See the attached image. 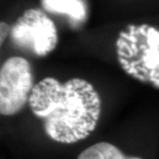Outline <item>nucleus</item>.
<instances>
[{
	"label": "nucleus",
	"mask_w": 159,
	"mask_h": 159,
	"mask_svg": "<svg viewBox=\"0 0 159 159\" xmlns=\"http://www.w3.org/2000/svg\"><path fill=\"white\" fill-rule=\"evenodd\" d=\"M41 5L47 11L66 16L77 23L87 18L85 0H41Z\"/></svg>",
	"instance_id": "5"
},
{
	"label": "nucleus",
	"mask_w": 159,
	"mask_h": 159,
	"mask_svg": "<svg viewBox=\"0 0 159 159\" xmlns=\"http://www.w3.org/2000/svg\"><path fill=\"white\" fill-rule=\"evenodd\" d=\"M28 102L32 113L43 121L48 136L62 144L88 138L96 128L101 112L97 91L78 78L65 83L50 77L43 79L34 85Z\"/></svg>",
	"instance_id": "1"
},
{
	"label": "nucleus",
	"mask_w": 159,
	"mask_h": 159,
	"mask_svg": "<svg viewBox=\"0 0 159 159\" xmlns=\"http://www.w3.org/2000/svg\"><path fill=\"white\" fill-rule=\"evenodd\" d=\"M0 28H1V43H3V41L6 39V36H7L8 33H11V30H9V26L7 23H4V22H1V24H0Z\"/></svg>",
	"instance_id": "7"
},
{
	"label": "nucleus",
	"mask_w": 159,
	"mask_h": 159,
	"mask_svg": "<svg viewBox=\"0 0 159 159\" xmlns=\"http://www.w3.org/2000/svg\"><path fill=\"white\" fill-rule=\"evenodd\" d=\"M33 75L30 63L22 57H11L0 69V113L18 114L28 102L32 92Z\"/></svg>",
	"instance_id": "4"
},
{
	"label": "nucleus",
	"mask_w": 159,
	"mask_h": 159,
	"mask_svg": "<svg viewBox=\"0 0 159 159\" xmlns=\"http://www.w3.org/2000/svg\"><path fill=\"white\" fill-rule=\"evenodd\" d=\"M11 39L17 47L43 57L55 49L58 34L54 22L39 9H27L11 29Z\"/></svg>",
	"instance_id": "3"
},
{
	"label": "nucleus",
	"mask_w": 159,
	"mask_h": 159,
	"mask_svg": "<svg viewBox=\"0 0 159 159\" xmlns=\"http://www.w3.org/2000/svg\"><path fill=\"white\" fill-rule=\"evenodd\" d=\"M119 62L128 74L159 86V31L143 24L130 25L117 41Z\"/></svg>",
	"instance_id": "2"
},
{
	"label": "nucleus",
	"mask_w": 159,
	"mask_h": 159,
	"mask_svg": "<svg viewBox=\"0 0 159 159\" xmlns=\"http://www.w3.org/2000/svg\"><path fill=\"white\" fill-rule=\"evenodd\" d=\"M78 159H143L124 155L119 148L107 142H99L85 149Z\"/></svg>",
	"instance_id": "6"
}]
</instances>
